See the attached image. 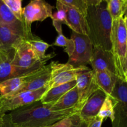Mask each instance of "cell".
<instances>
[{"instance_id": "1", "label": "cell", "mask_w": 127, "mask_h": 127, "mask_svg": "<svg viewBox=\"0 0 127 127\" xmlns=\"http://www.w3.org/2000/svg\"><path fill=\"white\" fill-rule=\"evenodd\" d=\"M78 107L54 110L39 100L11 111L9 114L17 127H46L64 118L78 114Z\"/></svg>"}, {"instance_id": "2", "label": "cell", "mask_w": 127, "mask_h": 127, "mask_svg": "<svg viewBox=\"0 0 127 127\" xmlns=\"http://www.w3.org/2000/svg\"><path fill=\"white\" fill-rule=\"evenodd\" d=\"M88 37L93 47H101L111 51L112 19L107 9V0H100L95 5L89 6L86 17Z\"/></svg>"}, {"instance_id": "3", "label": "cell", "mask_w": 127, "mask_h": 127, "mask_svg": "<svg viewBox=\"0 0 127 127\" xmlns=\"http://www.w3.org/2000/svg\"><path fill=\"white\" fill-rule=\"evenodd\" d=\"M111 43V52L114 57L117 76L124 79L127 51V31L124 17L113 21Z\"/></svg>"}, {"instance_id": "4", "label": "cell", "mask_w": 127, "mask_h": 127, "mask_svg": "<svg viewBox=\"0 0 127 127\" xmlns=\"http://www.w3.org/2000/svg\"><path fill=\"white\" fill-rule=\"evenodd\" d=\"M114 112L112 127H127V83L118 77L115 88L109 95Z\"/></svg>"}, {"instance_id": "5", "label": "cell", "mask_w": 127, "mask_h": 127, "mask_svg": "<svg viewBox=\"0 0 127 127\" xmlns=\"http://www.w3.org/2000/svg\"><path fill=\"white\" fill-rule=\"evenodd\" d=\"M54 6L44 0H33L22 9L23 22L27 33L34 37L31 31L32 24L34 22H42L48 17H52Z\"/></svg>"}, {"instance_id": "6", "label": "cell", "mask_w": 127, "mask_h": 127, "mask_svg": "<svg viewBox=\"0 0 127 127\" xmlns=\"http://www.w3.org/2000/svg\"><path fill=\"white\" fill-rule=\"evenodd\" d=\"M49 64L51 76L47 84V90L76 81V78L79 73L91 69L87 66L75 68L67 63H62L58 62H52Z\"/></svg>"}, {"instance_id": "7", "label": "cell", "mask_w": 127, "mask_h": 127, "mask_svg": "<svg viewBox=\"0 0 127 127\" xmlns=\"http://www.w3.org/2000/svg\"><path fill=\"white\" fill-rule=\"evenodd\" d=\"M74 43L73 54L69 57L67 63L73 66H86L89 64L93 52V45L88 35L77 33L72 31L71 38Z\"/></svg>"}, {"instance_id": "8", "label": "cell", "mask_w": 127, "mask_h": 127, "mask_svg": "<svg viewBox=\"0 0 127 127\" xmlns=\"http://www.w3.org/2000/svg\"><path fill=\"white\" fill-rule=\"evenodd\" d=\"M48 89L45 86L34 91L25 92L13 95L0 96V114H5L22 107L40 100L42 95Z\"/></svg>"}, {"instance_id": "9", "label": "cell", "mask_w": 127, "mask_h": 127, "mask_svg": "<svg viewBox=\"0 0 127 127\" xmlns=\"http://www.w3.org/2000/svg\"><path fill=\"white\" fill-rule=\"evenodd\" d=\"M55 55L54 53H50L45 59H39L28 40H24L14 49L13 57L11 63L15 66L24 69H30L41 63H47L49 60L53 58Z\"/></svg>"}, {"instance_id": "10", "label": "cell", "mask_w": 127, "mask_h": 127, "mask_svg": "<svg viewBox=\"0 0 127 127\" xmlns=\"http://www.w3.org/2000/svg\"><path fill=\"white\" fill-rule=\"evenodd\" d=\"M13 55L14 52L5 53L0 52V83L11 78L26 75L37 71L47 63L43 62L30 69H24L11 64V62Z\"/></svg>"}, {"instance_id": "11", "label": "cell", "mask_w": 127, "mask_h": 127, "mask_svg": "<svg viewBox=\"0 0 127 127\" xmlns=\"http://www.w3.org/2000/svg\"><path fill=\"white\" fill-rule=\"evenodd\" d=\"M76 87L79 94V110L88 98L99 89L97 85L94 77V73L92 69L79 73L76 78Z\"/></svg>"}, {"instance_id": "12", "label": "cell", "mask_w": 127, "mask_h": 127, "mask_svg": "<svg viewBox=\"0 0 127 127\" xmlns=\"http://www.w3.org/2000/svg\"><path fill=\"white\" fill-rule=\"evenodd\" d=\"M107 96L100 89L93 93L78 112L81 120L88 124L96 117Z\"/></svg>"}, {"instance_id": "13", "label": "cell", "mask_w": 127, "mask_h": 127, "mask_svg": "<svg viewBox=\"0 0 127 127\" xmlns=\"http://www.w3.org/2000/svg\"><path fill=\"white\" fill-rule=\"evenodd\" d=\"M89 64L94 72L107 71L117 75L114 57L111 51L105 50L99 47H93V55Z\"/></svg>"}, {"instance_id": "14", "label": "cell", "mask_w": 127, "mask_h": 127, "mask_svg": "<svg viewBox=\"0 0 127 127\" xmlns=\"http://www.w3.org/2000/svg\"><path fill=\"white\" fill-rule=\"evenodd\" d=\"M0 25L9 27L16 34L26 38L27 40L38 38L35 36L31 37L26 31L24 22L15 17L2 0H0Z\"/></svg>"}, {"instance_id": "15", "label": "cell", "mask_w": 127, "mask_h": 127, "mask_svg": "<svg viewBox=\"0 0 127 127\" xmlns=\"http://www.w3.org/2000/svg\"><path fill=\"white\" fill-rule=\"evenodd\" d=\"M50 64L45 65L35 76L29 81L19 90L9 95H16L25 92L34 91L47 86V84L50 79Z\"/></svg>"}, {"instance_id": "16", "label": "cell", "mask_w": 127, "mask_h": 127, "mask_svg": "<svg viewBox=\"0 0 127 127\" xmlns=\"http://www.w3.org/2000/svg\"><path fill=\"white\" fill-rule=\"evenodd\" d=\"M42 68L33 73L21 76L11 78V79H7L0 83V96H5V95L13 94L16 91L19 90L29 81L35 76L40 71Z\"/></svg>"}, {"instance_id": "17", "label": "cell", "mask_w": 127, "mask_h": 127, "mask_svg": "<svg viewBox=\"0 0 127 127\" xmlns=\"http://www.w3.org/2000/svg\"><path fill=\"white\" fill-rule=\"evenodd\" d=\"M64 7L66 14V26L76 33L88 36L89 32L86 17L72 7L66 5Z\"/></svg>"}, {"instance_id": "18", "label": "cell", "mask_w": 127, "mask_h": 127, "mask_svg": "<svg viewBox=\"0 0 127 127\" xmlns=\"http://www.w3.org/2000/svg\"><path fill=\"white\" fill-rule=\"evenodd\" d=\"M24 40V37L16 34L9 27L0 25V50L5 53L14 52L16 46Z\"/></svg>"}, {"instance_id": "19", "label": "cell", "mask_w": 127, "mask_h": 127, "mask_svg": "<svg viewBox=\"0 0 127 127\" xmlns=\"http://www.w3.org/2000/svg\"><path fill=\"white\" fill-rule=\"evenodd\" d=\"M76 81L62 84L47 90L42 95L40 102L43 104L48 105L51 108L64 94L76 86Z\"/></svg>"}, {"instance_id": "20", "label": "cell", "mask_w": 127, "mask_h": 127, "mask_svg": "<svg viewBox=\"0 0 127 127\" xmlns=\"http://www.w3.org/2000/svg\"><path fill=\"white\" fill-rule=\"evenodd\" d=\"M94 73L97 85L99 89L109 96L115 88L118 76L114 73L107 71Z\"/></svg>"}, {"instance_id": "21", "label": "cell", "mask_w": 127, "mask_h": 127, "mask_svg": "<svg viewBox=\"0 0 127 127\" xmlns=\"http://www.w3.org/2000/svg\"><path fill=\"white\" fill-rule=\"evenodd\" d=\"M79 102V94L76 87H74L63 95L57 102L51 106L54 110H64L77 107Z\"/></svg>"}, {"instance_id": "22", "label": "cell", "mask_w": 127, "mask_h": 127, "mask_svg": "<svg viewBox=\"0 0 127 127\" xmlns=\"http://www.w3.org/2000/svg\"><path fill=\"white\" fill-rule=\"evenodd\" d=\"M107 9L112 21L124 17L127 0H107Z\"/></svg>"}, {"instance_id": "23", "label": "cell", "mask_w": 127, "mask_h": 127, "mask_svg": "<svg viewBox=\"0 0 127 127\" xmlns=\"http://www.w3.org/2000/svg\"><path fill=\"white\" fill-rule=\"evenodd\" d=\"M28 42L39 59L43 60L47 58L48 55H46L45 52L50 47L51 45L43 42V40L40 39L39 37L36 39L28 40Z\"/></svg>"}, {"instance_id": "24", "label": "cell", "mask_w": 127, "mask_h": 127, "mask_svg": "<svg viewBox=\"0 0 127 127\" xmlns=\"http://www.w3.org/2000/svg\"><path fill=\"white\" fill-rule=\"evenodd\" d=\"M53 45L60 47H64V52L68 54V57L73 54L74 49V43L71 38H68L63 33L58 34L55 41L53 43Z\"/></svg>"}, {"instance_id": "25", "label": "cell", "mask_w": 127, "mask_h": 127, "mask_svg": "<svg viewBox=\"0 0 127 127\" xmlns=\"http://www.w3.org/2000/svg\"><path fill=\"white\" fill-rule=\"evenodd\" d=\"M96 117L102 120H104L106 118H109L111 120V122H113L114 120V112L112 102L110 97L108 95L104 100Z\"/></svg>"}, {"instance_id": "26", "label": "cell", "mask_w": 127, "mask_h": 127, "mask_svg": "<svg viewBox=\"0 0 127 127\" xmlns=\"http://www.w3.org/2000/svg\"><path fill=\"white\" fill-rule=\"evenodd\" d=\"M62 4L72 7L81 14L84 17H86L89 6L88 0H59Z\"/></svg>"}, {"instance_id": "27", "label": "cell", "mask_w": 127, "mask_h": 127, "mask_svg": "<svg viewBox=\"0 0 127 127\" xmlns=\"http://www.w3.org/2000/svg\"><path fill=\"white\" fill-rule=\"evenodd\" d=\"M14 16L20 21L23 22L22 0H2Z\"/></svg>"}, {"instance_id": "28", "label": "cell", "mask_w": 127, "mask_h": 127, "mask_svg": "<svg viewBox=\"0 0 127 127\" xmlns=\"http://www.w3.org/2000/svg\"><path fill=\"white\" fill-rule=\"evenodd\" d=\"M73 115L68 117L64 118L59 120L57 122L55 123L49 127H71L73 123Z\"/></svg>"}, {"instance_id": "29", "label": "cell", "mask_w": 127, "mask_h": 127, "mask_svg": "<svg viewBox=\"0 0 127 127\" xmlns=\"http://www.w3.org/2000/svg\"><path fill=\"white\" fill-rule=\"evenodd\" d=\"M1 127H17L14 124L10 114H5L2 118V123Z\"/></svg>"}, {"instance_id": "30", "label": "cell", "mask_w": 127, "mask_h": 127, "mask_svg": "<svg viewBox=\"0 0 127 127\" xmlns=\"http://www.w3.org/2000/svg\"><path fill=\"white\" fill-rule=\"evenodd\" d=\"M103 120L95 117L88 124V127H101Z\"/></svg>"}, {"instance_id": "31", "label": "cell", "mask_w": 127, "mask_h": 127, "mask_svg": "<svg viewBox=\"0 0 127 127\" xmlns=\"http://www.w3.org/2000/svg\"><path fill=\"white\" fill-rule=\"evenodd\" d=\"M73 123H72L71 127H78L81 122V119L79 118L78 114H74L73 115Z\"/></svg>"}, {"instance_id": "32", "label": "cell", "mask_w": 127, "mask_h": 127, "mask_svg": "<svg viewBox=\"0 0 127 127\" xmlns=\"http://www.w3.org/2000/svg\"><path fill=\"white\" fill-rule=\"evenodd\" d=\"M78 127H88V124L86 122H85L81 120L80 124H79V125Z\"/></svg>"}, {"instance_id": "33", "label": "cell", "mask_w": 127, "mask_h": 127, "mask_svg": "<svg viewBox=\"0 0 127 127\" xmlns=\"http://www.w3.org/2000/svg\"><path fill=\"white\" fill-rule=\"evenodd\" d=\"M124 19L125 20H127V6H126V8H125V12H124Z\"/></svg>"}, {"instance_id": "34", "label": "cell", "mask_w": 127, "mask_h": 127, "mask_svg": "<svg viewBox=\"0 0 127 127\" xmlns=\"http://www.w3.org/2000/svg\"><path fill=\"white\" fill-rule=\"evenodd\" d=\"M4 114H0V127H1V125H2V118H3V116Z\"/></svg>"}, {"instance_id": "35", "label": "cell", "mask_w": 127, "mask_h": 127, "mask_svg": "<svg viewBox=\"0 0 127 127\" xmlns=\"http://www.w3.org/2000/svg\"><path fill=\"white\" fill-rule=\"evenodd\" d=\"M127 70V51L126 54V60H125V71ZM125 73V72H124Z\"/></svg>"}, {"instance_id": "36", "label": "cell", "mask_w": 127, "mask_h": 127, "mask_svg": "<svg viewBox=\"0 0 127 127\" xmlns=\"http://www.w3.org/2000/svg\"><path fill=\"white\" fill-rule=\"evenodd\" d=\"M124 79L127 83V70L125 71V73H124Z\"/></svg>"}, {"instance_id": "37", "label": "cell", "mask_w": 127, "mask_h": 127, "mask_svg": "<svg viewBox=\"0 0 127 127\" xmlns=\"http://www.w3.org/2000/svg\"><path fill=\"white\" fill-rule=\"evenodd\" d=\"M125 20V26H126V27H127V20Z\"/></svg>"}, {"instance_id": "38", "label": "cell", "mask_w": 127, "mask_h": 127, "mask_svg": "<svg viewBox=\"0 0 127 127\" xmlns=\"http://www.w3.org/2000/svg\"><path fill=\"white\" fill-rule=\"evenodd\" d=\"M50 127V126H49Z\"/></svg>"}, {"instance_id": "39", "label": "cell", "mask_w": 127, "mask_h": 127, "mask_svg": "<svg viewBox=\"0 0 127 127\" xmlns=\"http://www.w3.org/2000/svg\"><path fill=\"white\" fill-rule=\"evenodd\" d=\"M0 52H1V51H0Z\"/></svg>"}, {"instance_id": "40", "label": "cell", "mask_w": 127, "mask_h": 127, "mask_svg": "<svg viewBox=\"0 0 127 127\" xmlns=\"http://www.w3.org/2000/svg\"><path fill=\"white\" fill-rule=\"evenodd\" d=\"M0 51H1V50H0Z\"/></svg>"}]
</instances>
